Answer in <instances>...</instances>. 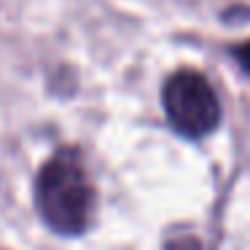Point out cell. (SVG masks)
<instances>
[{"label": "cell", "mask_w": 250, "mask_h": 250, "mask_svg": "<svg viewBox=\"0 0 250 250\" xmlns=\"http://www.w3.org/2000/svg\"><path fill=\"white\" fill-rule=\"evenodd\" d=\"M35 205L46 226L62 237L86 231L92 221L94 188L78 148H60L41 167L35 180Z\"/></svg>", "instance_id": "cell-1"}, {"label": "cell", "mask_w": 250, "mask_h": 250, "mask_svg": "<svg viewBox=\"0 0 250 250\" xmlns=\"http://www.w3.org/2000/svg\"><path fill=\"white\" fill-rule=\"evenodd\" d=\"M164 250H202V242L196 237H178V239H169Z\"/></svg>", "instance_id": "cell-3"}, {"label": "cell", "mask_w": 250, "mask_h": 250, "mask_svg": "<svg viewBox=\"0 0 250 250\" xmlns=\"http://www.w3.org/2000/svg\"><path fill=\"white\" fill-rule=\"evenodd\" d=\"M231 54L237 57V62L245 67V73H250V41H245V43L234 46V49H231Z\"/></svg>", "instance_id": "cell-4"}, {"label": "cell", "mask_w": 250, "mask_h": 250, "mask_svg": "<svg viewBox=\"0 0 250 250\" xmlns=\"http://www.w3.org/2000/svg\"><path fill=\"white\" fill-rule=\"evenodd\" d=\"M162 103L169 126L183 137H205L221 121V105L212 83L188 67L167 78Z\"/></svg>", "instance_id": "cell-2"}]
</instances>
